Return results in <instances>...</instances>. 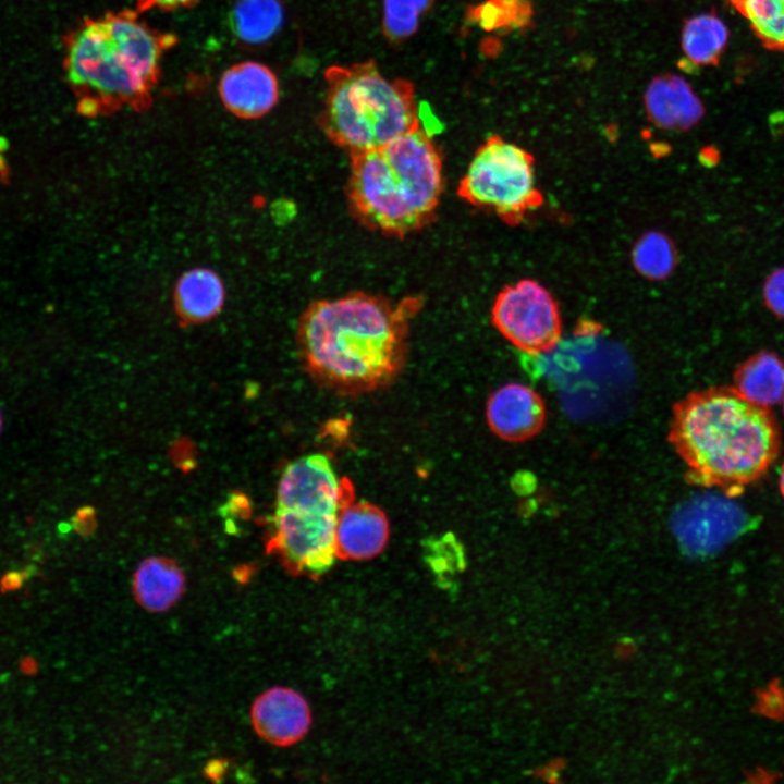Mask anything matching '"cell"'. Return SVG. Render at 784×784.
Wrapping results in <instances>:
<instances>
[{
  "mask_svg": "<svg viewBox=\"0 0 784 784\" xmlns=\"http://www.w3.org/2000/svg\"><path fill=\"white\" fill-rule=\"evenodd\" d=\"M324 78L322 130L350 155L380 148L419 127L412 84L388 79L373 61L331 66Z\"/></svg>",
  "mask_w": 784,
  "mask_h": 784,
  "instance_id": "8992f818",
  "label": "cell"
},
{
  "mask_svg": "<svg viewBox=\"0 0 784 784\" xmlns=\"http://www.w3.org/2000/svg\"><path fill=\"white\" fill-rule=\"evenodd\" d=\"M782 401H783V412H784V396H783Z\"/></svg>",
  "mask_w": 784,
  "mask_h": 784,
  "instance_id": "f546056e",
  "label": "cell"
},
{
  "mask_svg": "<svg viewBox=\"0 0 784 784\" xmlns=\"http://www.w3.org/2000/svg\"><path fill=\"white\" fill-rule=\"evenodd\" d=\"M633 261L642 275L652 280L663 279L674 268L675 250L666 236L651 232L635 245Z\"/></svg>",
  "mask_w": 784,
  "mask_h": 784,
  "instance_id": "44dd1931",
  "label": "cell"
},
{
  "mask_svg": "<svg viewBox=\"0 0 784 784\" xmlns=\"http://www.w3.org/2000/svg\"><path fill=\"white\" fill-rule=\"evenodd\" d=\"M491 320L503 338L528 354L551 351L562 335L555 299L543 285L529 279L506 285L498 293Z\"/></svg>",
  "mask_w": 784,
  "mask_h": 784,
  "instance_id": "ba28073f",
  "label": "cell"
},
{
  "mask_svg": "<svg viewBox=\"0 0 784 784\" xmlns=\"http://www.w3.org/2000/svg\"><path fill=\"white\" fill-rule=\"evenodd\" d=\"M442 189L441 154L420 127L380 148L351 155L348 206L375 231L401 237L427 225Z\"/></svg>",
  "mask_w": 784,
  "mask_h": 784,
  "instance_id": "277c9868",
  "label": "cell"
},
{
  "mask_svg": "<svg viewBox=\"0 0 784 784\" xmlns=\"http://www.w3.org/2000/svg\"><path fill=\"white\" fill-rule=\"evenodd\" d=\"M7 169H8L7 161L3 158L2 154L0 152V173L1 174L5 173Z\"/></svg>",
  "mask_w": 784,
  "mask_h": 784,
  "instance_id": "83f0119b",
  "label": "cell"
},
{
  "mask_svg": "<svg viewBox=\"0 0 784 784\" xmlns=\"http://www.w3.org/2000/svg\"><path fill=\"white\" fill-rule=\"evenodd\" d=\"M200 0H135V9L139 13L152 9L170 11L193 7Z\"/></svg>",
  "mask_w": 784,
  "mask_h": 784,
  "instance_id": "d4e9b609",
  "label": "cell"
},
{
  "mask_svg": "<svg viewBox=\"0 0 784 784\" xmlns=\"http://www.w3.org/2000/svg\"><path fill=\"white\" fill-rule=\"evenodd\" d=\"M219 95L225 108L242 119H257L278 102L279 84L265 64L245 61L229 68L219 82Z\"/></svg>",
  "mask_w": 784,
  "mask_h": 784,
  "instance_id": "4fadbf2b",
  "label": "cell"
},
{
  "mask_svg": "<svg viewBox=\"0 0 784 784\" xmlns=\"http://www.w3.org/2000/svg\"><path fill=\"white\" fill-rule=\"evenodd\" d=\"M646 109L658 126L685 131L701 119L703 107L689 85L676 75L656 78L646 93Z\"/></svg>",
  "mask_w": 784,
  "mask_h": 784,
  "instance_id": "5bb4252c",
  "label": "cell"
},
{
  "mask_svg": "<svg viewBox=\"0 0 784 784\" xmlns=\"http://www.w3.org/2000/svg\"><path fill=\"white\" fill-rule=\"evenodd\" d=\"M224 770H225V762L222 760H215V761L210 762L209 765L207 767V775H209V777L218 780L219 776H221L223 774Z\"/></svg>",
  "mask_w": 784,
  "mask_h": 784,
  "instance_id": "484cf974",
  "label": "cell"
},
{
  "mask_svg": "<svg viewBox=\"0 0 784 784\" xmlns=\"http://www.w3.org/2000/svg\"><path fill=\"white\" fill-rule=\"evenodd\" d=\"M353 498L351 482L336 475L327 456L291 462L279 479L268 548L297 574L323 575L338 559V515Z\"/></svg>",
  "mask_w": 784,
  "mask_h": 784,
  "instance_id": "5b68a950",
  "label": "cell"
},
{
  "mask_svg": "<svg viewBox=\"0 0 784 784\" xmlns=\"http://www.w3.org/2000/svg\"><path fill=\"white\" fill-rule=\"evenodd\" d=\"M249 718L255 733L278 747H289L302 740L313 722L306 698L284 686L268 688L257 696L250 706Z\"/></svg>",
  "mask_w": 784,
  "mask_h": 784,
  "instance_id": "30bf717a",
  "label": "cell"
},
{
  "mask_svg": "<svg viewBox=\"0 0 784 784\" xmlns=\"http://www.w3.org/2000/svg\"><path fill=\"white\" fill-rule=\"evenodd\" d=\"M389 537V519L379 506L353 498L341 507L335 528L338 559L370 560L384 550Z\"/></svg>",
  "mask_w": 784,
  "mask_h": 784,
  "instance_id": "7c38bea8",
  "label": "cell"
},
{
  "mask_svg": "<svg viewBox=\"0 0 784 784\" xmlns=\"http://www.w3.org/2000/svg\"><path fill=\"white\" fill-rule=\"evenodd\" d=\"M756 520L731 497L701 494L678 509L673 529L688 553L708 555L748 531Z\"/></svg>",
  "mask_w": 784,
  "mask_h": 784,
  "instance_id": "9c48e42d",
  "label": "cell"
},
{
  "mask_svg": "<svg viewBox=\"0 0 784 784\" xmlns=\"http://www.w3.org/2000/svg\"><path fill=\"white\" fill-rule=\"evenodd\" d=\"M728 29L713 13L689 19L682 33V48L694 65H715L727 45Z\"/></svg>",
  "mask_w": 784,
  "mask_h": 784,
  "instance_id": "ac0fdd59",
  "label": "cell"
},
{
  "mask_svg": "<svg viewBox=\"0 0 784 784\" xmlns=\"http://www.w3.org/2000/svg\"><path fill=\"white\" fill-rule=\"evenodd\" d=\"M1 426H2V418H1V413H0V431H1Z\"/></svg>",
  "mask_w": 784,
  "mask_h": 784,
  "instance_id": "f1b7e54d",
  "label": "cell"
},
{
  "mask_svg": "<svg viewBox=\"0 0 784 784\" xmlns=\"http://www.w3.org/2000/svg\"><path fill=\"white\" fill-rule=\"evenodd\" d=\"M185 591L180 565L166 556L143 560L132 577V593L138 605L151 613L170 610Z\"/></svg>",
  "mask_w": 784,
  "mask_h": 784,
  "instance_id": "9a60e30c",
  "label": "cell"
},
{
  "mask_svg": "<svg viewBox=\"0 0 784 784\" xmlns=\"http://www.w3.org/2000/svg\"><path fill=\"white\" fill-rule=\"evenodd\" d=\"M224 286L219 275L206 268L182 274L174 289V307L183 321L204 322L215 317L224 303Z\"/></svg>",
  "mask_w": 784,
  "mask_h": 784,
  "instance_id": "2e32d148",
  "label": "cell"
},
{
  "mask_svg": "<svg viewBox=\"0 0 784 784\" xmlns=\"http://www.w3.org/2000/svg\"><path fill=\"white\" fill-rule=\"evenodd\" d=\"M457 194L469 205L512 225L543 203L536 184L534 157L498 135L477 148L458 183Z\"/></svg>",
  "mask_w": 784,
  "mask_h": 784,
  "instance_id": "52a82bcc",
  "label": "cell"
},
{
  "mask_svg": "<svg viewBox=\"0 0 784 784\" xmlns=\"http://www.w3.org/2000/svg\"><path fill=\"white\" fill-rule=\"evenodd\" d=\"M530 16L528 0H487L470 13L471 21L486 30L519 28L528 23Z\"/></svg>",
  "mask_w": 784,
  "mask_h": 784,
  "instance_id": "7402d4cb",
  "label": "cell"
},
{
  "mask_svg": "<svg viewBox=\"0 0 784 784\" xmlns=\"http://www.w3.org/2000/svg\"><path fill=\"white\" fill-rule=\"evenodd\" d=\"M280 0H236L231 24L235 36L245 44L268 41L283 23Z\"/></svg>",
  "mask_w": 784,
  "mask_h": 784,
  "instance_id": "d6986e66",
  "label": "cell"
},
{
  "mask_svg": "<svg viewBox=\"0 0 784 784\" xmlns=\"http://www.w3.org/2000/svg\"><path fill=\"white\" fill-rule=\"evenodd\" d=\"M733 381L746 400L770 407L784 396V362L772 352L760 351L736 368Z\"/></svg>",
  "mask_w": 784,
  "mask_h": 784,
  "instance_id": "e0dca14e",
  "label": "cell"
},
{
  "mask_svg": "<svg viewBox=\"0 0 784 784\" xmlns=\"http://www.w3.org/2000/svg\"><path fill=\"white\" fill-rule=\"evenodd\" d=\"M546 405L530 387L506 383L493 391L486 406L490 430L509 442H524L537 436L546 422Z\"/></svg>",
  "mask_w": 784,
  "mask_h": 784,
  "instance_id": "8fae6325",
  "label": "cell"
},
{
  "mask_svg": "<svg viewBox=\"0 0 784 784\" xmlns=\"http://www.w3.org/2000/svg\"><path fill=\"white\" fill-rule=\"evenodd\" d=\"M769 50L784 52V0H728Z\"/></svg>",
  "mask_w": 784,
  "mask_h": 784,
  "instance_id": "ffe728a7",
  "label": "cell"
},
{
  "mask_svg": "<svg viewBox=\"0 0 784 784\" xmlns=\"http://www.w3.org/2000/svg\"><path fill=\"white\" fill-rule=\"evenodd\" d=\"M420 306V297L393 302L365 292L315 301L297 326L307 371L345 395L388 385L404 366L409 322Z\"/></svg>",
  "mask_w": 784,
  "mask_h": 784,
  "instance_id": "6da1fadb",
  "label": "cell"
},
{
  "mask_svg": "<svg viewBox=\"0 0 784 784\" xmlns=\"http://www.w3.org/2000/svg\"><path fill=\"white\" fill-rule=\"evenodd\" d=\"M767 308L777 318L784 319V267L768 274L762 286Z\"/></svg>",
  "mask_w": 784,
  "mask_h": 784,
  "instance_id": "cb8c5ba5",
  "label": "cell"
},
{
  "mask_svg": "<svg viewBox=\"0 0 784 784\" xmlns=\"http://www.w3.org/2000/svg\"><path fill=\"white\" fill-rule=\"evenodd\" d=\"M669 441L688 482L735 498L761 479L779 456L781 437L768 407L733 387L687 394L672 411Z\"/></svg>",
  "mask_w": 784,
  "mask_h": 784,
  "instance_id": "7a4b0ae2",
  "label": "cell"
},
{
  "mask_svg": "<svg viewBox=\"0 0 784 784\" xmlns=\"http://www.w3.org/2000/svg\"><path fill=\"white\" fill-rule=\"evenodd\" d=\"M780 491L784 498V461L781 466V473H780Z\"/></svg>",
  "mask_w": 784,
  "mask_h": 784,
  "instance_id": "4316f807",
  "label": "cell"
},
{
  "mask_svg": "<svg viewBox=\"0 0 784 784\" xmlns=\"http://www.w3.org/2000/svg\"><path fill=\"white\" fill-rule=\"evenodd\" d=\"M431 0H384L383 32L391 40L412 36L419 24L420 15L429 9Z\"/></svg>",
  "mask_w": 784,
  "mask_h": 784,
  "instance_id": "603a6c76",
  "label": "cell"
},
{
  "mask_svg": "<svg viewBox=\"0 0 784 784\" xmlns=\"http://www.w3.org/2000/svg\"><path fill=\"white\" fill-rule=\"evenodd\" d=\"M175 44V35L152 28L136 10L86 21L71 36L65 61L70 83L81 97V113L146 109L162 58Z\"/></svg>",
  "mask_w": 784,
  "mask_h": 784,
  "instance_id": "3957f363",
  "label": "cell"
}]
</instances>
